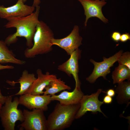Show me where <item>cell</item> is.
<instances>
[{"label": "cell", "mask_w": 130, "mask_h": 130, "mask_svg": "<svg viewBox=\"0 0 130 130\" xmlns=\"http://www.w3.org/2000/svg\"><path fill=\"white\" fill-rule=\"evenodd\" d=\"M123 53V51L121 50L109 58L104 57L103 61L100 62H97L93 59H90V61L93 64L94 67L92 73L86 78V80L90 83H93L100 77L106 79V76L110 72V68L117 61Z\"/></svg>", "instance_id": "8992f818"}, {"label": "cell", "mask_w": 130, "mask_h": 130, "mask_svg": "<svg viewBox=\"0 0 130 130\" xmlns=\"http://www.w3.org/2000/svg\"><path fill=\"white\" fill-rule=\"evenodd\" d=\"M44 89L45 90L44 91V95L52 96L62 91L70 90L71 88L66 84L65 82L62 80L61 78H57L51 81Z\"/></svg>", "instance_id": "ac0fdd59"}, {"label": "cell", "mask_w": 130, "mask_h": 130, "mask_svg": "<svg viewBox=\"0 0 130 130\" xmlns=\"http://www.w3.org/2000/svg\"><path fill=\"white\" fill-rule=\"evenodd\" d=\"M24 3L27 1V0H23ZM40 3V0H33L32 6L35 7H36L39 6Z\"/></svg>", "instance_id": "4316f807"}, {"label": "cell", "mask_w": 130, "mask_h": 130, "mask_svg": "<svg viewBox=\"0 0 130 130\" xmlns=\"http://www.w3.org/2000/svg\"><path fill=\"white\" fill-rule=\"evenodd\" d=\"M50 95H42L25 94L19 98V104L31 110L39 109L44 111L48 109V106L52 101Z\"/></svg>", "instance_id": "9c48e42d"}, {"label": "cell", "mask_w": 130, "mask_h": 130, "mask_svg": "<svg viewBox=\"0 0 130 130\" xmlns=\"http://www.w3.org/2000/svg\"><path fill=\"white\" fill-rule=\"evenodd\" d=\"M79 31L78 26H75L71 32L66 37L60 39L53 38L52 40V45H56L60 47L70 56L82 44L83 39L79 35Z\"/></svg>", "instance_id": "52a82bcc"}, {"label": "cell", "mask_w": 130, "mask_h": 130, "mask_svg": "<svg viewBox=\"0 0 130 130\" xmlns=\"http://www.w3.org/2000/svg\"><path fill=\"white\" fill-rule=\"evenodd\" d=\"M7 45L4 41L0 39V64L9 63L19 65L25 64L26 62L17 58Z\"/></svg>", "instance_id": "2e32d148"}, {"label": "cell", "mask_w": 130, "mask_h": 130, "mask_svg": "<svg viewBox=\"0 0 130 130\" xmlns=\"http://www.w3.org/2000/svg\"><path fill=\"white\" fill-rule=\"evenodd\" d=\"M54 38L53 33L49 26L42 21H39L34 35L33 46L26 49L25 56L27 58H32L50 52L52 50V40Z\"/></svg>", "instance_id": "7a4b0ae2"}, {"label": "cell", "mask_w": 130, "mask_h": 130, "mask_svg": "<svg viewBox=\"0 0 130 130\" xmlns=\"http://www.w3.org/2000/svg\"><path fill=\"white\" fill-rule=\"evenodd\" d=\"M19 98L15 97L12 101L11 96H7L0 112V117L2 125L5 130H14L16 122H21L24 120L23 111L18 109Z\"/></svg>", "instance_id": "277c9868"}, {"label": "cell", "mask_w": 130, "mask_h": 130, "mask_svg": "<svg viewBox=\"0 0 130 130\" xmlns=\"http://www.w3.org/2000/svg\"><path fill=\"white\" fill-rule=\"evenodd\" d=\"M107 95L111 97H114L115 94V91L113 89H111L108 90L106 91H103Z\"/></svg>", "instance_id": "cb8c5ba5"}, {"label": "cell", "mask_w": 130, "mask_h": 130, "mask_svg": "<svg viewBox=\"0 0 130 130\" xmlns=\"http://www.w3.org/2000/svg\"><path fill=\"white\" fill-rule=\"evenodd\" d=\"M13 66L10 65H3L0 64V70L5 69H12L14 68Z\"/></svg>", "instance_id": "484cf974"}, {"label": "cell", "mask_w": 130, "mask_h": 130, "mask_svg": "<svg viewBox=\"0 0 130 130\" xmlns=\"http://www.w3.org/2000/svg\"><path fill=\"white\" fill-rule=\"evenodd\" d=\"M35 7L24 4L23 0H18L16 3L10 6L0 5V18L6 19L11 17H21L33 13Z\"/></svg>", "instance_id": "30bf717a"}, {"label": "cell", "mask_w": 130, "mask_h": 130, "mask_svg": "<svg viewBox=\"0 0 130 130\" xmlns=\"http://www.w3.org/2000/svg\"><path fill=\"white\" fill-rule=\"evenodd\" d=\"M81 50L79 48L75 50L70 55L69 59L65 62L59 65L58 69L65 73L69 77L72 75L75 81L76 87H80L78 73V60L81 58Z\"/></svg>", "instance_id": "7c38bea8"}, {"label": "cell", "mask_w": 130, "mask_h": 130, "mask_svg": "<svg viewBox=\"0 0 130 130\" xmlns=\"http://www.w3.org/2000/svg\"><path fill=\"white\" fill-rule=\"evenodd\" d=\"M44 111L39 109H34L32 111L24 110V120L19 125L20 129L26 130H47V119Z\"/></svg>", "instance_id": "5b68a950"}, {"label": "cell", "mask_w": 130, "mask_h": 130, "mask_svg": "<svg viewBox=\"0 0 130 130\" xmlns=\"http://www.w3.org/2000/svg\"><path fill=\"white\" fill-rule=\"evenodd\" d=\"M121 35V33L119 32L115 31L112 32L111 35V37L114 41L118 42L120 41Z\"/></svg>", "instance_id": "44dd1931"}, {"label": "cell", "mask_w": 130, "mask_h": 130, "mask_svg": "<svg viewBox=\"0 0 130 130\" xmlns=\"http://www.w3.org/2000/svg\"><path fill=\"white\" fill-rule=\"evenodd\" d=\"M113 83H119L126 79L130 80V69L124 65L119 64L112 72Z\"/></svg>", "instance_id": "d6986e66"}, {"label": "cell", "mask_w": 130, "mask_h": 130, "mask_svg": "<svg viewBox=\"0 0 130 130\" xmlns=\"http://www.w3.org/2000/svg\"><path fill=\"white\" fill-rule=\"evenodd\" d=\"M36 78L34 74L29 73L28 71L25 70L23 71L21 76L16 82L7 80L6 82L12 85L16 83H19L20 90L15 95L20 96L25 93Z\"/></svg>", "instance_id": "9a60e30c"}, {"label": "cell", "mask_w": 130, "mask_h": 130, "mask_svg": "<svg viewBox=\"0 0 130 130\" xmlns=\"http://www.w3.org/2000/svg\"><path fill=\"white\" fill-rule=\"evenodd\" d=\"M36 7L35 12L26 16L11 17L6 19L8 22L4 26L7 28H15L16 29L15 32L9 35L6 39L4 42L7 45L16 42L18 37H23L26 39L28 48L32 46L36 27L39 21L38 17L40 7L39 6Z\"/></svg>", "instance_id": "6da1fadb"}, {"label": "cell", "mask_w": 130, "mask_h": 130, "mask_svg": "<svg viewBox=\"0 0 130 130\" xmlns=\"http://www.w3.org/2000/svg\"><path fill=\"white\" fill-rule=\"evenodd\" d=\"M38 78L25 94L40 95L43 94L44 90L52 81L57 78L56 75L51 74L47 72L43 74L41 70L38 69L36 71Z\"/></svg>", "instance_id": "4fadbf2b"}, {"label": "cell", "mask_w": 130, "mask_h": 130, "mask_svg": "<svg viewBox=\"0 0 130 130\" xmlns=\"http://www.w3.org/2000/svg\"><path fill=\"white\" fill-rule=\"evenodd\" d=\"M102 91L101 89H99L97 91L90 95H84L80 103V106L77 111L75 118L78 119L82 117L88 111L93 113L99 112L102 113L100 107L103 104V102L99 101L98 97Z\"/></svg>", "instance_id": "ba28073f"}, {"label": "cell", "mask_w": 130, "mask_h": 130, "mask_svg": "<svg viewBox=\"0 0 130 130\" xmlns=\"http://www.w3.org/2000/svg\"><path fill=\"white\" fill-rule=\"evenodd\" d=\"M7 98V96H3L0 89V103L2 105L4 104Z\"/></svg>", "instance_id": "d4e9b609"}, {"label": "cell", "mask_w": 130, "mask_h": 130, "mask_svg": "<svg viewBox=\"0 0 130 130\" xmlns=\"http://www.w3.org/2000/svg\"><path fill=\"white\" fill-rule=\"evenodd\" d=\"M2 105L0 103V112L1 110L2 107Z\"/></svg>", "instance_id": "83f0119b"}, {"label": "cell", "mask_w": 130, "mask_h": 130, "mask_svg": "<svg viewBox=\"0 0 130 130\" xmlns=\"http://www.w3.org/2000/svg\"><path fill=\"white\" fill-rule=\"evenodd\" d=\"M81 4L86 16L84 25L86 26L88 20L92 17L98 18L103 22L106 23L108 20L103 15L102 12V7L106 3L105 1L101 0H77Z\"/></svg>", "instance_id": "8fae6325"}, {"label": "cell", "mask_w": 130, "mask_h": 130, "mask_svg": "<svg viewBox=\"0 0 130 130\" xmlns=\"http://www.w3.org/2000/svg\"><path fill=\"white\" fill-rule=\"evenodd\" d=\"M112 98L111 97L106 95L104 97L103 102L105 104H109L112 102Z\"/></svg>", "instance_id": "603a6c76"}, {"label": "cell", "mask_w": 130, "mask_h": 130, "mask_svg": "<svg viewBox=\"0 0 130 130\" xmlns=\"http://www.w3.org/2000/svg\"><path fill=\"white\" fill-rule=\"evenodd\" d=\"M84 95L80 88L75 87L72 92L64 90L58 95L51 96V98L52 101H58L61 104L69 105L80 104Z\"/></svg>", "instance_id": "5bb4252c"}, {"label": "cell", "mask_w": 130, "mask_h": 130, "mask_svg": "<svg viewBox=\"0 0 130 130\" xmlns=\"http://www.w3.org/2000/svg\"></svg>", "instance_id": "f546056e"}, {"label": "cell", "mask_w": 130, "mask_h": 130, "mask_svg": "<svg viewBox=\"0 0 130 130\" xmlns=\"http://www.w3.org/2000/svg\"><path fill=\"white\" fill-rule=\"evenodd\" d=\"M130 40V35L129 33H125L121 35L120 41L122 42H125Z\"/></svg>", "instance_id": "7402d4cb"}, {"label": "cell", "mask_w": 130, "mask_h": 130, "mask_svg": "<svg viewBox=\"0 0 130 130\" xmlns=\"http://www.w3.org/2000/svg\"><path fill=\"white\" fill-rule=\"evenodd\" d=\"M101 0L105 1L106 0Z\"/></svg>", "instance_id": "f1b7e54d"}, {"label": "cell", "mask_w": 130, "mask_h": 130, "mask_svg": "<svg viewBox=\"0 0 130 130\" xmlns=\"http://www.w3.org/2000/svg\"><path fill=\"white\" fill-rule=\"evenodd\" d=\"M115 92L118 94L117 98V102L120 104L129 103L130 99V82L123 81L118 84Z\"/></svg>", "instance_id": "e0dca14e"}, {"label": "cell", "mask_w": 130, "mask_h": 130, "mask_svg": "<svg viewBox=\"0 0 130 130\" xmlns=\"http://www.w3.org/2000/svg\"><path fill=\"white\" fill-rule=\"evenodd\" d=\"M119 64L124 65L130 69V53L126 52L123 53L118 59Z\"/></svg>", "instance_id": "ffe728a7"}, {"label": "cell", "mask_w": 130, "mask_h": 130, "mask_svg": "<svg viewBox=\"0 0 130 130\" xmlns=\"http://www.w3.org/2000/svg\"><path fill=\"white\" fill-rule=\"evenodd\" d=\"M80 106V104L67 105L57 103L47 119V130H62L69 127Z\"/></svg>", "instance_id": "3957f363"}]
</instances>
